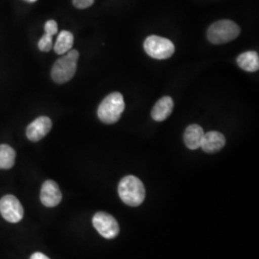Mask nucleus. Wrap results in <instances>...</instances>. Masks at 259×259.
Listing matches in <instances>:
<instances>
[{"instance_id":"f257e3e1","label":"nucleus","mask_w":259,"mask_h":259,"mask_svg":"<svg viewBox=\"0 0 259 259\" xmlns=\"http://www.w3.org/2000/svg\"><path fill=\"white\" fill-rule=\"evenodd\" d=\"M118 194L123 203L130 206H139L145 199V187L137 177H124L118 185Z\"/></svg>"},{"instance_id":"f03ea898","label":"nucleus","mask_w":259,"mask_h":259,"mask_svg":"<svg viewBox=\"0 0 259 259\" xmlns=\"http://www.w3.org/2000/svg\"><path fill=\"white\" fill-rule=\"evenodd\" d=\"M78 59L79 52L74 49L69 50L62 58H60L51 70V77L53 81L57 83H65L70 81L76 72Z\"/></svg>"},{"instance_id":"7ed1b4c3","label":"nucleus","mask_w":259,"mask_h":259,"mask_svg":"<svg viewBox=\"0 0 259 259\" xmlns=\"http://www.w3.org/2000/svg\"><path fill=\"white\" fill-rule=\"evenodd\" d=\"M125 110V102L122 94L113 93L109 94L100 104L97 114L99 119L106 124H113L119 120Z\"/></svg>"},{"instance_id":"20e7f679","label":"nucleus","mask_w":259,"mask_h":259,"mask_svg":"<svg viewBox=\"0 0 259 259\" xmlns=\"http://www.w3.org/2000/svg\"><path fill=\"white\" fill-rule=\"evenodd\" d=\"M240 35V27L232 20L223 19L213 23L207 30V38L213 45L232 41Z\"/></svg>"},{"instance_id":"39448f33","label":"nucleus","mask_w":259,"mask_h":259,"mask_svg":"<svg viewBox=\"0 0 259 259\" xmlns=\"http://www.w3.org/2000/svg\"><path fill=\"white\" fill-rule=\"evenodd\" d=\"M144 50L154 59L165 60L174 54L175 46L168 38L153 35L145 39Z\"/></svg>"},{"instance_id":"423d86ee","label":"nucleus","mask_w":259,"mask_h":259,"mask_svg":"<svg viewBox=\"0 0 259 259\" xmlns=\"http://www.w3.org/2000/svg\"><path fill=\"white\" fill-rule=\"evenodd\" d=\"M93 225L98 233L106 239H113L119 233L118 223L109 213H95Z\"/></svg>"},{"instance_id":"0eeeda50","label":"nucleus","mask_w":259,"mask_h":259,"mask_svg":"<svg viewBox=\"0 0 259 259\" xmlns=\"http://www.w3.org/2000/svg\"><path fill=\"white\" fill-rule=\"evenodd\" d=\"M0 213L10 223H19L22 220L24 209L18 198L13 195H6L0 200Z\"/></svg>"},{"instance_id":"6e6552de","label":"nucleus","mask_w":259,"mask_h":259,"mask_svg":"<svg viewBox=\"0 0 259 259\" xmlns=\"http://www.w3.org/2000/svg\"><path fill=\"white\" fill-rule=\"evenodd\" d=\"M63 198L59 185L54 181L48 180L44 183L40 190V202L47 207H55Z\"/></svg>"},{"instance_id":"1a4fd4ad","label":"nucleus","mask_w":259,"mask_h":259,"mask_svg":"<svg viewBox=\"0 0 259 259\" xmlns=\"http://www.w3.org/2000/svg\"><path fill=\"white\" fill-rule=\"evenodd\" d=\"M52 128V121L47 116H40L33 121L26 130L28 139L37 142L44 139Z\"/></svg>"},{"instance_id":"9d476101","label":"nucleus","mask_w":259,"mask_h":259,"mask_svg":"<svg viewBox=\"0 0 259 259\" xmlns=\"http://www.w3.org/2000/svg\"><path fill=\"white\" fill-rule=\"evenodd\" d=\"M226 144V138L219 132H208L204 134L201 147L205 153L214 154L219 152Z\"/></svg>"},{"instance_id":"9b49d317","label":"nucleus","mask_w":259,"mask_h":259,"mask_svg":"<svg viewBox=\"0 0 259 259\" xmlns=\"http://www.w3.org/2000/svg\"><path fill=\"white\" fill-rule=\"evenodd\" d=\"M173 107H174V102L171 97L164 96V97L160 98L155 104V106L152 110L151 114H152L153 119L155 121H158V122L165 120L172 113Z\"/></svg>"},{"instance_id":"f8f14e48","label":"nucleus","mask_w":259,"mask_h":259,"mask_svg":"<svg viewBox=\"0 0 259 259\" xmlns=\"http://www.w3.org/2000/svg\"><path fill=\"white\" fill-rule=\"evenodd\" d=\"M204 135V130L201 126L197 124L188 126L185 129V135H184V141L186 147L190 150L200 148Z\"/></svg>"},{"instance_id":"ddd939ff","label":"nucleus","mask_w":259,"mask_h":259,"mask_svg":"<svg viewBox=\"0 0 259 259\" xmlns=\"http://www.w3.org/2000/svg\"><path fill=\"white\" fill-rule=\"evenodd\" d=\"M237 64L248 72H255L259 69V56L255 51H247L237 58Z\"/></svg>"},{"instance_id":"4468645a","label":"nucleus","mask_w":259,"mask_h":259,"mask_svg":"<svg viewBox=\"0 0 259 259\" xmlns=\"http://www.w3.org/2000/svg\"><path fill=\"white\" fill-rule=\"evenodd\" d=\"M74 37L72 33L68 31H62L59 36L57 37L55 45H54V50L56 53L59 55H65L73 47Z\"/></svg>"},{"instance_id":"2eb2a0df","label":"nucleus","mask_w":259,"mask_h":259,"mask_svg":"<svg viewBox=\"0 0 259 259\" xmlns=\"http://www.w3.org/2000/svg\"><path fill=\"white\" fill-rule=\"evenodd\" d=\"M16 151L7 144H0V169H11L15 165Z\"/></svg>"},{"instance_id":"dca6fc26","label":"nucleus","mask_w":259,"mask_h":259,"mask_svg":"<svg viewBox=\"0 0 259 259\" xmlns=\"http://www.w3.org/2000/svg\"><path fill=\"white\" fill-rule=\"evenodd\" d=\"M37 47L40 51L42 52H48L53 47V37L50 35L45 34L38 41Z\"/></svg>"},{"instance_id":"f3484780","label":"nucleus","mask_w":259,"mask_h":259,"mask_svg":"<svg viewBox=\"0 0 259 259\" xmlns=\"http://www.w3.org/2000/svg\"><path fill=\"white\" fill-rule=\"evenodd\" d=\"M45 30H46V34L50 35V36H55L58 33V24L55 20H48L46 25H45Z\"/></svg>"},{"instance_id":"a211bd4d","label":"nucleus","mask_w":259,"mask_h":259,"mask_svg":"<svg viewBox=\"0 0 259 259\" xmlns=\"http://www.w3.org/2000/svg\"><path fill=\"white\" fill-rule=\"evenodd\" d=\"M94 0H73V5L78 9H85L91 7Z\"/></svg>"},{"instance_id":"6ab92c4d","label":"nucleus","mask_w":259,"mask_h":259,"mask_svg":"<svg viewBox=\"0 0 259 259\" xmlns=\"http://www.w3.org/2000/svg\"><path fill=\"white\" fill-rule=\"evenodd\" d=\"M30 259H50L48 256H47L46 254H44V253H41V252H35V253H33L32 255H31V257Z\"/></svg>"},{"instance_id":"aec40b11","label":"nucleus","mask_w":259,"mask_h":259,"mask_svg":"<svg viewBox=\"0 0 259 259\" xmlns=\"http://www.w3.org/2000/svg\"><path fill=\"white\" fill-rule=\"evenodd\" d=\"M26 2H29V3H33V2H36L37 0H25Z\"/></svg>"}]
</instances>
